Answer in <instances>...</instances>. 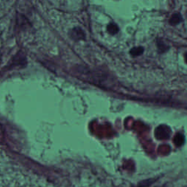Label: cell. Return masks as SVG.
I'll list each match as a JSON object with an SVG mask.
<instances>
[{
	"mask_svg": "<svg viewBox=\"0 0 187 187\" xmlns=\"http://www.w3.org/2000/svg\"><path fill=\"white\" fill-rule=\"evenodd\" d=\"M170 135V129L168 127L165 125H161L156 128L155 131V135L158 139H167Z\"/></svg>",
	"mask_w": 187,
	"mask_h": 187,
	"instance_id": "1",
	"label": "cell"
},
{
	"mask_svg": "<svg viewBox=\"0 0 187 187\" xmlns=\"http://www.w3.org/2000/svg\"><path fill=\"white\" fill-rule=\"evenodd\" d=\"M70 36L74 40H85L86 34L83 30L80 27L73 28L70 32Z\"/></svg>",
	"mask_w": 187,
	"mask_h": 187,
	"instance_id": "2",
	"label": "cell"
},
{
	"mask_svg": "<svg viewBox=\"0 0 187 187\" xmlns=\"http://www.w3.org/2000/svg\"><path fill=\"white\" fill-rule=\"evenodd\" d=\"M181 21H182V17H181V14H179V13L173 14L171 16L170 19V24H172V25H178Z\"/></svg>",
	"mask_w": 187,
	"mask_h": 187,
	"instance_id": "3",
	"label": "cell"
},
{
	"mask_svg": "<svg viewBox=\"0 0 187 187\" xmlns=\"http://www.w3.org/2000/svg\"><path fill=\"white\" fill-rule=\"evenodd\" d=\"M144 52V48L143 47H135L132 48L130 50V54L133 57H136L140 56Z\"/></svg>",
	"mask_w": 187,
	"mask_h": 187,
	"instance_id": "4",
	"label": "cell"
},
{
	"mask_svg": "<svg viewBox=\"0 0 187 187\" xmlns=\"http://www.w3.org/2000/svg\"><path fill=\"white\" fill-rule=\"evenodd\" d=\"M107 29H108V32H109L110 34H116L118 33V32H119V27H118V26L116 25V24H113V23H111V24H110L108 26V28H107Z\"/></svg>",
	"mask_w": 187,
	"mask_h": 187,
	"instance_id": "5",
	"label": "cell"
},
{
	"mask_svg": "<svg viewBox=\"0 0 187 187\" xmlns=\"http://www.w3.org/2000/svg\"><path fill=\"white\" fill-rule=\"evenodd\" d=\"M185 60H186V62L187 63V53L185 54Z\"/></svg>",
	"mask_w": 187,
	"mask_h": 187,
	"instance_id": "6",
	"label": "cell"
}]
</instances>
